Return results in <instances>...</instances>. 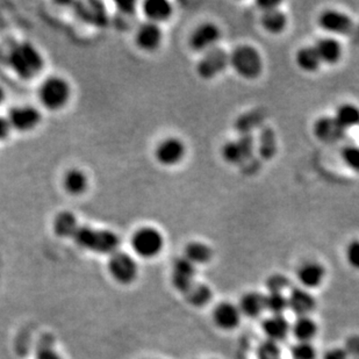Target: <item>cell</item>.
<instances>
[{"mask_svg": "<svg viewBox=\"0 0 359 359\" xmlns=\"http://www.w3.org/2000/svg\"><path fill=\"white\" fill-rule=\"evenodd\" d=\"M76 243L80 248L87 249L90 252L103 254V255H113L119 252V237L116 234L110 230L94 229L90 227H79L77 233L73 236Z\"/></svg>", "mask_w": 359, "mask_h": 359, "instance_id": "cell-1", "label": "cell"}, {"mask_svg": "<svg viewBox=\"0 0 359 359\" xmlns=\"http://www.w3.org/2000/svg\"><path fill=\"white\" fill-rule=\"evenodd\" d=\"M288 24V19L283 12L278 8H273L264 12L262 17V25L271 34H279L284 30Z\"/></svg>", "mask_w": 359, "mask_h": 359, "instance_id": "cell-30", "label": "cell"}, {"mask_svg": "<svg viewBox=\"0 0 359 359\" xmlns=\"http://www.w3.org/2000/svg\"><path fill=\"white\" fill-rule=\"evenodd\" d=\"M317 351L310 342H298L291 349L292 359H316Z\"/></svg>", "mask_w": 359, "mask_h": 359, "instance_id": "cell-34", "label": "cell"}, {"mask_svg": "<svg viewBox=\"0 0 359 359\" xmlns=\"http://www.w3.org/2000/svg\"><path fill=\"white\" fill-rule=\"evenodd\" d=\"M238 308L242 316L256 319L265 312V295L259 292H248L240 299Z\"/></svg>", "mask_w": 359, "mask_h": 359, "instance_id": "cell-20", "label": "cell"}, {"mask_svg": "<svg viewBox=\"0 0 359 359\" xmlns=\"http://www.w3.org/2000/svg\"><path fill=\"white\" fill-rule=\"evenodd\" d=\"M41 121V114L32 106H18L12 108L8 115V123L12 128L19 132H29L34 130Z\"/></svg>", "mask_w": 359, "mask_h": 359, "instance_id": "cell-12", "label": "cell"}, {"mask_svg": "<svg viewBox=\"0 0 359 359\" xmlns=\"http://www.w3.org/2000/svg\"><path fill=\"white\" fill-rule=\"evenodd\" d=\"M345 257L349 265L359 271V240H355L349 243L345 250Z\"/></svg>", "mask_w": 359, "mask_h": 359, "instance_id": "cell-38", "label": "cell"}, {"mask_svg": "<svg viewBox=\"0 0 359 359\" xmlns=\"http://www.w3.org/2000/svg\"><path fill=\"white\" fill-rule=\"evenodd\" d=\"M184 257L193 265H205L212 261L213 252L202 242H191L185 248Z\"/></svg>", "mask_w": 359, "mask_h": 359, "instance_id": "cell-22", "label": "cell"}, {"mask_svg": "<svg viewBox=\"0 0 359 359\" xmlns=\"http://www.w3.org/2000/svg\"><path fill=\"white\" fill-rule=\"evenodd\" d=\"M320 26L327 32L347 34L352 28L351 19L341 12L328 10L320 15Z\"/></svg>", "mask_w": 359, "mask_h": 359, "instance_id": "cell-17", "label": "cell"}, {"mask_svg": "<svg viewBox=\"0 0 359 359\" xmlns=\"http://www.w3.org/2000/svg\"><path fill=\"white\" fill-rule=\"evenodd\" d=\"M79 226L76 216L70 212H62L54 220V231L60 237L75 236Z\"/></svg>", "mask_w": 359, "mask_h": 359, "instance_id": "cell-27", "label": "cell"}, {"mask_svg": "<svg viewBox=\"0 0 359 359\" xmlns=\"http://www.w3.org/2000/svg\"><path fill=\"white\" fill-rule=\"evenodd\" d=\"M230 64L238 75L247 79H255L263 71V61L257 49L252 46H240L230 56Z\"/></svg>", "mask_w": 359, "mask_h": 359, "instance_id": "cell-3", "label": "cell"}, {"mask_svg": "<svg viewBox=\"0 0 359 359\" xmlns=\"http://www.w3.org/2000/svg\"><path fill=\"white\" fill-rule=\"evenodd\" d=\"M297 63L304 71L314 72L320 68L322 61L315 47H305L298 51Z\"/></svg>", "mask_w": 359, "mask_h": 359, "instance_id": "cell-31", "label": "cell"}, {"mask_svg": "<svg viewBox=\"0 0 359 359\" xmlns=\"http://www.w3.org/2000/svg\"><path fill=\"white\" fill-rule=\"evenodd\" d=\"M212 319L216 327L221 331H234L241 324V310L238 306L234 305L231 302H220L213 309Z\"/></svg>", "mask_w": 359, "mask_h": 359, "instance_id": "cell-9", "label": "cell"}, {"mask_svg": "<svg viewBox=\"0 0 359 359\" xmlns=\"http://www.w3.org/2000/svg\"><path fill=\"white\" fill-rule=\"evenodd\" d=\"M264 121V114L261 111L247 112L237 119L235 128L241 135H252V132L259 130Z\"/></svg>", "mask_w": 359, "mask_h": 359, "instance_id": "cell-25", "label": "cell"}, {"mask_svg": "<svg viewBox=\"0 0 359 359\" xmlns=\"http://www.w3.org/2000/svg\"><path fill=\"white\" fill-rule=\"evenodd\" d=\"M230 63V56L220 48L206 51L198 63V73L204 79H212L226 70Z\"/></svg>", "mask_w": 359, "mask_h": 359, "instance_id": "cell-8", "label": "cell"}, {"mask_svg": "<svg viewBox=\"0 0 359 359\" xmlns=\"http://www.w3.org/2000/svg\"><path fill=\"white\" fill-rule=\"evenodd\" d=\"M35 359H63L58 351H55L54 349L44 348L39 350L36 353Z\"/></svg>", "mask_w": 359, "mask_h": 359, "instance_id": "cell-41", "label": "cell"}, {"mask_svg": "<svg viewBox=\"0 0 359 359\" xmlns=\"http://www.w3.org/2000/svg\"><path fill=\"white\" fill-rule=\"evenodd\" d=\"M187 304L197 308H202L207 305L213 297V292L211 288L205 284L195 283L189 291L184 295Z\"/></svg>", "mask_w": 359, "mask_h": 359, "instance_id": "cell-28", "label": "cell"}, {"mask_svg": "<svg viewBox=\"0 0 359 359\" xmlns=\"http://www.w3.org/2000/svg\"><path fill=\"white\" fill-rule=\"evenodd\" d=\"M195 274H197L195 265L189 262L185 257L177 259L176 262L173 263V274H171L173 288L185 295L195 284Z\"/></svg>", "mask_w": 359, "mask_h": 359, "instance_id": "cell-11", "label": "cell"}, {"mask_svg": "<svg viewBox=\"0 0 359 359\" xmlns=\"http://www.w3.org/2000/svg\"><path fill=\"white\" fill-rule=\"evenodd\" d=\"M348 356L345 349L334 348L324 353V359H348Z\"/></svg>", "mask_w": 359, "mask_h": 359, "instance_id": "cell-40", "label": "cell"}, {"mask_svg": "<svg viewBox=\"0 0 359 359\" xmlns=\"http://www.w3.org/2000/svg\"><path fill=\"white\" fill-rule=\"evenodd\" d=\"M144 15H147L149 21H166L173 15V8L166 0H149L144 4Z\"/></svg>", "mask_w": 359, "mask_h": 359, "instance_id": "cell-23", "label": "cell"}, {"mask_svg": "<svg viewBox=\"0 0 359 359\" xmlns=\"http://www.w3.org/2000/svg\"><path fill=\"white\" fill-rule=\"evenodd\" d=\"M345 130L359 125V110L355 105H341L334 116Z\"/></svg>", "mask_w": 359, "mask_h": 359, "instance_id": "cell-32", "label": "cell"}, {"mask_svg": "<svg viewBox=\"0 0 359 359\" xmlns=\"http://www.w3.org/2000/svg\"><path fill=\"white\" fill-rule=\"evenodd\" d=\"M257 355H259V359L281 358V349L277 342L268 340L259 345Z\"/></svg>", "mask_w": 359, "mask_h": 359, "instance_id": "cell-35", "label": "cell"}, {"mask_svg": "<svg viewBox=\"0 0 359 359\" xmlns=\"http://www.w3.org/2000/svg\"><path fill=\"white\" fill-rule=\"evenodd\" d=\"M107 269L113 281L120 285L133 284L139 274V266L135 259L123 252H116L111 255Z\"/></svg>", "mask_w": 359, "mask_h": 359, "instance_id": "cell-6", "label": "cell"}, {"mask_svg": "<svg viewBox=\"0 0 359 359\" xmlns=\"http://www.w3.org/2000/svg\"><path fill=\"white\" fill-rule=\"evenodd\" d=\"M255 140L252 135H241L236 141H230L222 149L223 158L230 164H245L254 157Z\"/></svg>", "mask_w": 359, "mask_h": 359, "instance_id": "cell-7", "label": "cell"}, {"mask_svg": "<svg viewBox=\"0 0 359 359\" xmlns=\"http://www.w3.org/2000/svg\"><path fill=\"white\" fill-rule=\"evenodd\" d=\"M40 100L44 107L58 111L64 107L70 98L68 82L61 77H51L44 80L39 91Z\"/></svg>", "mask_w": 359, "mask_h": 359, "instance_id": "cell-5", "label": "cell"}, {"mask_svg": "<svg viewBox=\"0 0 359 359\" xmlns=\"http://www.w3.org/2000/svg\"><path fill=\"white\" fill-rule=\"evenodd\" d=\"M319 327L310 316H302L291 326V333L298 342H310L316 338Z\"/></svg>", "mask_w": 359, "mask_h": 359, "instance_id": "cell-21", "label": "cell"}, {"mask_svg": "<svg viewBox=\"0 0 359 359\" xmlns=\"http://www.w3.org/2000/svg\"><path fill=\"white\" fill-rule=\"evenodd\" d=\"M286 309H288V295L272 292L265 295V310L270 312L271 315H284Z\"/></svg>", "mask_w": 359, "mask_h": 359, "instance_id": "cell-33", "label": "cell"}, {"mask_svg": "<svg viewBox=\"0 0 359 359\" xmlns=\"http://www.w3.org/2000/svg\"><path fill=\"white\" fill-rule=\"evenodd\" d=\"M278 359H281V358H278Z\"/></svg>", "mask_w": 359, "mask_h": 359, "instance_id": "cell-45", "label": "cell"}, {"mask_svg": "<svg viewBox=\"0 0 359 359\" xmlns=\"http://www.w3.org/2000/svg\"><path fill=\"white\" fill-rule=\"evenodd\" d=\"M132 247L142 259H155L164 248V238L159 230L152 227H142L132 237Z\"/></svg>", "mask_w": 359, "mask_h": 359, "instance_id": "cell-4", "label": "cell"}, {"mask_svg": "<svg viewBox=\"0 0 359 359\" xmlns=\"http://www.w3.org/2000/svg\"><path fill=\"white\" fill-rule=\"evenodd\" d=\"M315 137L324 143H338L344 137L345 130L333 116H322L314 125Z\"/></svg>", "mask_w": 359, "mask_h": 359, "instance_id": "cell-14", "label": "cell"}, {"mask_svg": "<svg viewBox=\"0 0 359 359\" xmlns=\"http://www.w3.org/2000/svg\"><path fill=\"white\" fill-rule=\"evenodd\" d=\"M162 41V32L157 24L146 22L141 26L137 33V44L141 49L152 51L157 49Z\"/></svg>", "mask_w": 359, "mask_h": 359, "instance_id": "cell-19", "label": "cell"}, {"mask_svg": "<svg viewBox=\"0 0 359 359\" xmlns=\"http://www.w3.org/2000/svg\"><path fill=\"white\" fill-rule=\"evenodd\" d=\"M10 65L24 79H32L44 68V58L32 44H20L12 49Z\"/></svg>", "mask_w": 359, "mask_h": 359, "instance_id": "cell-2", "label": "cell"}, {"mask_svg": "<svg viewBox=\"0 0 359 359\" xmlns=\"http://www.w3.org/2000/svg\"><path fill=\"white\" fill-rule=\"evenodd\" d=\"M257 151L263 159H271L277 152L276 134L270 127H262L257 142Z\"/></svg>", "mask_w": 359, "mask_h": 359, "instance_id": "cell-24", "label": "cell"}, {"mask_svg": "<svg viewBox=\"0 0 359 359\" xmlns=\"http://www.w3.org/2000/svg\"><path fill=\"white\" fill-rule=\"evenodd\" d=\"M11 128V125L8 123V119L0 116V140H4L8 137Z\"/></svg>", "mask_w": 359, "mask_h": 359, "instance_id": "cell-42", "label": "cell"}, {"mask_svg": "<svg viewBox=\"0 0 359 359\" xmlns=\"http://www.w3.org/2000/svg\"><path fill=\"white\" fill-rule=\"evenodd\" d=\"M5 99V92L4 90H3V87H0V105H1V103L4 101Z\"/></svg>", "mask_w": 359, "mask_h": 359, "instance_id": "cell-44", "label": "cell"}, {"mask_svg": "<svg viewBox=\"0 0 359 359\" xmlns=\"http://www.w3.org/2000/svg\"><path fill=\"white\" fill-rule=\"evenodd\" d=\"M221 33L218 26L206 22L199 26L190 37V46L194 51H209L216 48Z\"/></svg>", "mask_w": 359, "mask_h": 359, "instance_id": "cell-10", "label": "cell"}, {"mask_svg": "<svg viewBox=\"0 0 359 359\" xmlns=\"http://www.w3.org/2000/svg\"><path fill=\"white\" fill-rule=\"evenodd\" d=\"M345 351L348 352V355L359 356V336L355 335L349 338L345 345Z\"/></svg>", "mask_w": 359, "mask_h": 359, "instance_id": "cell-39", "label": "cell"}, {"mask_svg": "<svg viewBox=\"0 0 359 359\" xmlns=\"http://www.w3.org/2000/svg\"><path fill=\"white\" fill-rule=\"evenodd\" d=\"M290 279L288 277L281 273H276L268 278L266 281V288L268 291L272 292V293H284L285 290L290 288Z\"/></svg>", "mask_w": 359, "mask_h": 359, "instance_id": "cell-36", "label": "cell"}, {"mask_svg": "<svg viewBox=\"0 0 359 359\" xmlns=\"http://www.w3.org/2000/svg\"><path fill=\"white\" fill-rule=\"evenodd\" d=\"M185 146L180 139L169 137L158 144L156 159L166 166H176L185 156Z\"/></svg>", "mask_w": 359, "mask_h": 359, "instance_id": "cell-13", "label": "cell"}, {"mask_svg": "<svg viewBox=\"0 0 359 359\" xmlns=\"http://www.w3.org/2000/svg\"><path fill=\"white\" fill-rule=\"evenodd\" d=\"M89 180L85 173L79 169H72L64 177V189L69 193L78 195L87 191Z\"/></svg>", "mask_w": 359, "mask_h": 359, "instance_id": "cell-29", "label": "cell"}, {"mask_svg": "<svg viewBox=\"0 0 359 359\" xmlns=\"http://www.w3.org/2000/svg\"><path fill=\"white\" fill-rule=\"evenodd\" d=\"M259 6L262 8L264 12H265L278 8L279 3H277V1H261V3H259Z\"/></svg>", "mask_w": 359, "mask_h": 359, "instance_id": "cell-43", "label": "cell"}, {"mask_svg": "<svg viewBox=\"0 0 359 359\" xmlns=\"http://www.w3.org/2000/svg\"><path fill=\"white\" fill-rule=\"evenodd\" d=\"M316 51L324 63H336L341 58L342 48L335 39H322L316 44Z\"/></svg>", "mask_w": 359, "mask_h": 359, "instance_id": "cell-26", "label": "cell"}, {"mask_svg": "<svg viewBox=\"0 0 359 359\" xmlns=\"http://www.w3.org/2000/svg\"><path fill=\"white\" fill-rule=\"evenodd\" d=\"M262 329L268 340L279 343L291 333V324L284 315H270L263 321Z\"/></svg>", "mask_w": 359, "mask_h": 359, "instance_id": "cell-18", "label": "cell"}, {"mask_svg": "<svg viewBox=\"0 0 359 359\" xmlns=\"http://www.w3.org/2000/svg\"><path fill=\"white\" fill-rule=\"evenodd\" d=\"M297 277L306 290L319 288L326 278V269L320 263L306 262L299 266Z\"/></svg>", "mask_w": 359, "mask_h": 359, "instance_id": "cell-16", "label": "cell"}, {"mask_svg": "<svg viewBox=\"0 0 359 359\" xmlns=\"http://www.w3.org/2000/svg\"><path fill=\"white\" fill-rule=\"evenodd\" d=\"M288 309L298 317L310 316L316 308V300L306 288H292L288 295Z\"/></svg>", "mask_w": 359, "mask_h": 359, "instance_id": "cell-15", "label": "cell"}, {"mask_svg": "<svg viewBox=\"0 0 359 359\" xmlns=\"http://www.w3.org/2000/svg\"><path fill=\"white\" fill-rule=\"evenodd\" d=\"M342 158L350 169L359 173V147L348 146L343 148Z\"/></svg>", "mask_w": 359, "mask_h": 359, "instance_id": "cell-37", "label": "cell"}]
</instances>
